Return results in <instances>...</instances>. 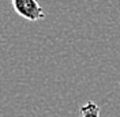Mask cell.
Instances as JSON below:
<instances>
[{
	"label": "cell",
	"instance_id": "6da1fadb",
	"mask_svg": "<svg viewBox=\"0 0 120 117\" xmlns=\"http://www.w3.org/2000/svg\"><path fill=\"white\" fill-rule=\"evenodd\" d=\"M15 12L27 21H40L45 18L42 7L37 0H11Z\"/></svg>",
	"mask_w": 120,
	"mask_h": 117
},
{
	"label": "cell",
	"instance_id": "7a4b0ae2",
	"mask_svg": "<svg viewBox=\"0 0 120 117\" xmlns=\"http://www.w3.org/2000/svg\"><path fill=\"white\" fill-rule=\"evenodd\" d=\"M81 117H100V108L94 102H86L81 106Z\"/></svg>",
	"mask_w": 120,
	"mask_h": 117
}]
</instances>
